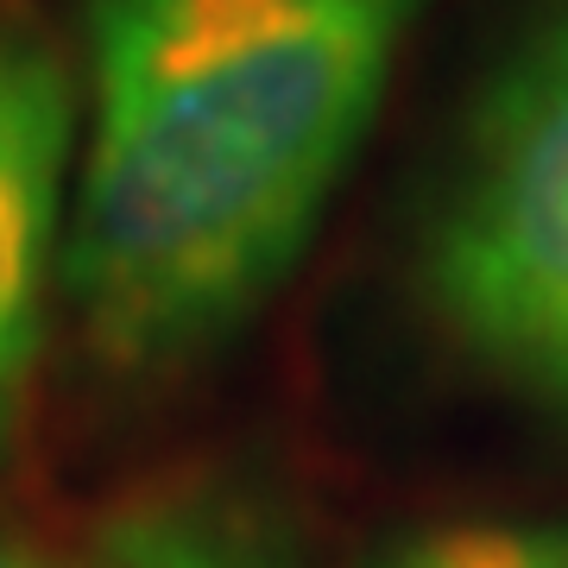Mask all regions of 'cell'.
<instances>
[{
    "label": "cell",
    "instance_id": "cell-3",
    "mask_svg": "<svg viewBox=\"0 0 568 568\" xmlns=\"http://www.w3.org/2000/svg\"><path fill=\"white\" fill-rule=\"evenodd\" d=\"M70 145L77 102L63 63L26 32H0V436L39 354Z\"/></svg>",
    "mask_w": 568,
    "mask_h": 568
},
{
    "label": "cell",
    "instance_id": "cell-1",
    "mask_svg": "<svg viewBox=\"0 0 568 568\" xmlns=\"http://www.w3.org/2000/svg\"><path fill=\"white\" fill-rule=\"evenodd\" d=\"M424 0H89L63 284L121 366L190 361L297 265Z\"/></svg>",
    "mask_w": 568,
    "mask_h": 568
},
{
    "label": "cell",
    "instance_id": "cell-2",
    "mask_svg": "<svg viewBox=\"0 0 568 568\" xmlns=\"http://www.w3.org/2000/svg\"><path fill=\"white\" fill-rule=\"evenodd\" d=\"M429 297L493 373L568 410V0L467 126L429 227Z\"/></svg>",
    "mask_w": 568,
    "mask_h": 568
},
{
    "label": "cell",
    "instance_id": "cell-4",
    "mask_svg": "<svg viewBox=\"0 0 568 568\" xmlns=\"http://www.w3.org/2000/svg\"><path fill=\"white\" fill-rule=\"evenodd\" d=\"M95 568H291V556L227 506H152L108 530Z\"/></svg>",
    "mask_w": 568,
    "mask_h": 568
},
{
    "label": "cell",
    "instance_id": "cell-6",
    "mask_svg": "<svg viewBox=\"0 0 568 568\" xmlns=\"http://www.w3.org/2000/svg\"><path fill=\"white\" fill-rule=\"evenodd\" d=\"M0 568H44V562H39V556H32L26 544H13V537H0Z\"/></svg>",
    "mask_w": 568,
    "mask_h": 568
},
{
    "label": "cell",
    "instance_id": "cell-5",
    "mask_svg": "<svg viewBox=\"0 0 568 568\" xmlns=\"http://www.w3.org/2000/svg\"><path fill=\"white\" fill-rule=\"evenodd\" d=\"M366 568H568V518H467L386 544Z\"/></svg>",
    "mask_w": 568,
    "mask_h": 568
}]
</instances>
